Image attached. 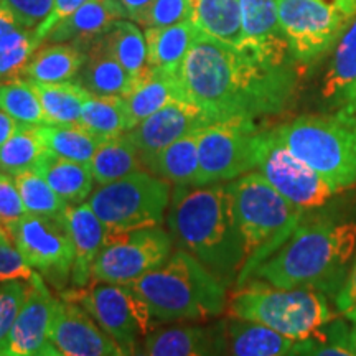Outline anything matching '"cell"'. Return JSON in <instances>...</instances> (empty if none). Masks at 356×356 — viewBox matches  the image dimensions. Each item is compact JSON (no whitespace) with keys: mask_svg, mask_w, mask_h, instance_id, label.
Instances as JSON below:
<instances>
[{"mask_svg":"<svg viewBox=\"0 0 356 356\" xmlns=\"http://www.w3.org/2000/svg\"><path fill=\"white\" fill-rule=\"evenodd\" d=\"M126 17L127 13L118 0H89L73 15L58 24L44 42L73 43L88 50L89 44L108 33L115 22Z\"/></svg>","mask_w":356,"mask_h":356,"instance_id":"cell-20","label":"cell"},{"mask_svg":"<svg viewBox=\"0 0 356 356\" xmlns=\"http://www.w3.org/2000/svg\"><path fill=\"white\" fill-rule=\"evenodd\" d=\"M0 3H2V0H0Z\"/></svg>","mask_w":356,"mask_h":356,"instance_id":"cell-58","label":"cell"},{"mask_svg":"<svg viewBox=\"0 0 356 356\" xmlns=\"http://www.w3.org/2000/svg\"><path fill=\"white\" fill-rule=\"evenodd\" d=\"M42 175L48 185L68 204H81L89 200L95 186V178L89 163L74 162L44 150L32 167Z\"/></svg>","mask_w":356,"mask_h":356,"instance_id":"cell-25","label":"cell"},{"mask_svg":"<svg viewBox=\"0 0 356 356\" xmlns=\"http://www.w3.org/2000/svg\"><path fill=\"white\" fill-rule=\"evenodd\" d=\"M20 126L22 124L17 122L10 114H7L6 111L0 109V147L6 144L13 134L19 131Z\"/></svg>","mask_w":356,"mask_h":356,"instance_id":"cell-48","label":"cell"},{"mask_svg":"<svg viewBox=\"0 0 356 356\" xmlns=\"http://www.w3.org/2000/svg\"><path fill=\"white\" fill-rule=\"evenodd\" d=\"M26 264L50 279H66L73 269L74 248L65 215H26L8 229Z\"/></svg>","mask_w":356,"mask_h":356,"instance_id":"cell-14","label":"cell"},{"mask_svg":"<svg viewBox=\"0 0 356 356\" xmlns=\"http://www.w3.org/2000/svg\"><path fill=\"white\" fill-rule=\"evenodd\" d=\"M86 50L73 43L47 44L35 51L24 74L33 83H66L81 71Z\"/></svg>","mask_w":356,"mask_h":356,"instance_id":"cell-29","label":"cell"},{"mask_svg":"<svg viewBox=\"0 0 356 356\" xmlns=\"http://www.w3.org/2000/svg\"><path fill=\"white\" fill-rule=\"evenodd\" d=\"M229 356H291L297 341L257 322L231 317L228 327Z\"/></svg>","mask_w":356,"mask_h":356,"instance_id":"cell-28","label":"cell"},{"mask_svg":"<svg viewBox=\"0 0 356 356\" xmlns=\"http://www.w3.org/2000/svg\"><path fill=\"white\" fill-rule=\"evenodd\" d=\"M114 356H124V353H122V350H119V351H118V353H115Z\"/></svg>","mask_w":356,"mask_h":356,"instance_id":"cell-57","label":"cell"},{"mask_svg":"<svg viewBox=\"0 0 356 356\" xmlns=\"http://www.w3.org/2000/svg\"><path fill=\"white\" fill-rule=\"evenodd\" d=\"M291 356H356L351 323L337 317L315 337L297 341Z\"/></svg>","mask_w":356,"mask_h":356,"instance_id":"cell-38","label":"cell"},{"mask_svg":"<svg viewBox=\"0 0 356 356\" xmlns=\"http://www.w3.org/2000/svg\"><path fill=\"white\" fill-rule=\"evenodd\" d=\"M19 22H17L10 8L6 3H0V40L6 37V35L12 33L13 30L19 29Z\"/></svg>","mask_w":356,"mask_h":356,"instance_id":"cell-49","label":"cell"},{"mask_svg":"<svg viewBox=\"0 0 356 356\" xmlns=\"http://www.w3.org/2000/svg\"><path fill=\"white\" fill-rule=\"evenodd\" d=\"M33 83V81H32ZM50 126H78L84 102L92 95L79 83H33Z\"/></svg>","mask_w":356,"mask_h":356,"instance_id":"cell-32","label":"cell"},{"mask_svg":"<svg viewBox=\"0 0 356 356\" xmlns=\"http://www.w3.org/2000/svg\"><path fill=\"white\" fill-rule=\"evenodd\" d=\"M335 309L340 317L348 320L350 323H356V252L343 286L335 297Z\"/></svg>","mask_w":356,"mask_h":356,"instance_id":"cell-47","label":"cell"},{"mask_svg":"<svg viewBox=\"0 0 356 356\" xmlns=\"http://www.w3.org/2000/svg\"><path fill=\"white\" fill-rule=\"evenodd\" d=\"M37 132L44 149L63 159L81 163L91 162L96 150L104 142L79 124L78 126H38Z\"/></svg>","mask_w":356,"mask_h":356,"instance_id":"cell-34","label":"cell"},{"mask_svg":"<svg viewBox=\"0 0 356 356\" xmlns=\"http://www.w3.org/2000/svg\"><path fill=\"white\" fill-rule=\"evenodd\" d=\"M48 341L63 356H114L119 346L83 307L58 299Z\"/></svg>","mask_w":356,"mask_h":356,"instance_id":"cell-16","label":"cell"},{"mask_svg":"<svg viewBox=\"0 0 356 356\" xmlns=\"http://www.w3.org/2000/svg\"><path fill=\"white\" fill-rule=\"evenodd\" d=\"M149 356H229L228 330L215 327H167L145 337Z\"/></svg>","mask_w":356,"mask_h":356,"instance_id":"cell-19","label":"cell"},{"mask_svg":"<svg viewBox=\"0 0 356 356\" xmlns=\"http://www.w3.org/2000/svg\"><path fill=\"white\" fill-rule=\"evenodd\" d=\"M78 83L95 96L119 97H126L136 84L118 58L111 53L102 37L88 47L86 60L78 74Z\"/></svg>","mask_w":356,"mask_h":356,"instance_id":"cell-23","label":"cell"},{"mask_svg":"<svg viewBox=\"0 0 356 356\" xmlns=\"http://www.w3.org/2000/svg\"><path fill=\"white\" fill-rule=\"evenodd\" d=\"M261 132L252 119L218 121L198 131L197 186L233 181L254 170Z\"/></svg>","mask_w":356,"mask_h":356,"instance_id":"cell-10","label":"cell"},{"mask_svg":"<svg viewBox=\"0 0 356 356\" xmlns=\"http://www.w3.org/2000/svg\"><path fill=\"white\" fill-rule=\"evenodd\" d=\"M228 186L246 256L234 284L238 289L248 284L257 267L286 244L307 211L284 198L256 170L236 178Z\"/></svg>","mask_w":356,"mask_h":356,"instance_id":"cell-5","label":"cell"},{"mask_svg":"<svg viewBox=\"0 0 356 356\" xmlns=\"http://www.w3.org/2000/svg\"><path fill=\"white\" fill-rule=\"evenodd\" d=\"M26 215L13 175L0 170V226L7 231Z\"/></svg>","mask_w":356,"mask_h":356,"instance_id":"cell-44","label":"cell"},{"mask_svg":"<svg viewBox=\"0 0 356 356\" xmlns=\"http://www.w3.org/2000/svg\"><path fill=\"white\" fill-rule=\"evenodd\" d=\"M32 275V267L26 264L12 236L0 226V282L29 280Z\"/></svg>","mask_w":356,"mask_h":356,"instance_id":"cell-43","label":"cell"},{"mask_svg":"<svg viewBox=\"0 0 356 356\" xmlns=\"http://www.w3.org/2000/svg\"><path fill=\"white\" fill-rule=\"evenodd\" d=\"M356 81V17L341 33L322 78L320 95L330 108H338L343 92Z\"/></svg>","mask_w":356,"mask_h":356,"instance_id":"cell-30","label":"cell"},{"mask_svg":"<svg viewBox=\"0 0 356 356\" xmlns=\"http://www.w3.org/2000/svg\"><path fill=\"white\" fill-rule=\"evenodd\" d=\"M191 22L200 33L241 48L243 20L239 0H193Z\"/></svg>","mask_w":356,"mask_h":356,"instance_id":"cell-27","label":"cell"},{"mask_svg":"<svg viewBox=\"0 0 356 356\" xmlns=\"http://www.w3.org/2000/svg\"><path fill=\"white\" fill-rule=\"evenodd\" d=\"M89 168L92 172L95 184L99 186L121 180L137 170H144L140 155L127 134L102 142L89 162Z\"/></svg>","mask_w":356,"mask_h":356,"instance_id":"cell-31","label":"cell"},{"mask_svg":"<svg viewBox=\"0 0 356 356\" xmlns=\"http://www.w3.org/2000/svg\"><path fill=\"white\" fill-rule=\"evenodd\" d=\"M173 239L165 229L147 228L106 236V244L92 266L91 279L109 284L136 282L172 256Z\"/></svg>","mask_w":356,"mask_h":356,"instance_id":"cell-13","label":"cell"},{"mask_svg":"<svg viewBox=\"0 0 356 356\" xmlns=\"http://www.w3.org/2000/svg\"><path fill=\"white\" fill-rule=\"evenodd\" d=\"M351 340H353V346L356 351V323H351Z\"/></svg>","mask_w":356,"mask_h":356,"instance_id":"cell-55","label":"cell"},{"mask_svg":"<svg viewBox=\"0 0 356 356\" xmlns=\"http://www.w3.org/2000/svg\"><path fill=\"white\" fill-rule=\"evenodd\" d=\"M127 286L145 302L157 323L218 317L226 307L228 287L180 248L162 266Z\"/></svg>","mask_w":356,"mask_h":356,"instance_id":"cell-4","label":"cell"},{"mask_svg":"<svg viewBox=\"0 0 356 356\" xmlns=\"http://www.w3.org/2000/svg\"><path fill=\"white\" fill-rule=\"evenodd\" d=\"M274 132L337 191L356 184V115L350 111L304 114L274 127Z\"/></svg>","mask_w":356,"mask_h":356,"instance_id":"cell-6","label":"cell"},{"mask_svg":"<svg viewBox=\"0 0 356 356\" xmlns=\"http://www.w3.org/2000/svg\"><path fill=\"white\" fill-rule=\"evenodd\" d=\"M25 284L20 280L0 282V350L6 348L10 330L24 302Z\"/></svg>","mask_w":356,"mask_h":356,"instance_id":"cell-42","label":"cell"},{"mask_svg":"<svg viewBox=\"0 0 356 356\" xmlns=\"http://www.w3.org/2000/svg\"><path fill=\"white\" fill-rule=\"evenodd\" d=\"M121 3L124 10H126L129 19H132L134 22L137 20V17L140 13L145 12V8L154 2V0H118Z\"/></svg>","mask_w":356,"mask_h":356,"instance_id":"cell-50","label":"cell"},{"mask_svg":"<svg viewBox=\"0 0 356 356\" xmlns=\"http://www.w3.org/2000/svg\"><path fill=\"white\" fill-rule=\"evenodd\" d=\"M61 299L83 307L122 351L157 327L149 307L131 286L92 280L89 286L65 291Z\"/></svg>","mask_w":356,"mask_h":356,"instance_id":"cell-9","label":"cell"},{"mask_svg":"<svg viewBox=\"0 0 356 356\" xmlns=\"http://www.w3.org/2000/svg\"><path fill=\"white\" fill-rule=\"evenodd\" d=\"M198 132L181 137L144 162V170L175 186H197Z\"/></svg>","mask_w":356,"mask_h":356,"instance_id":"cell-26","label":"cell"},{"mask_svg":"<svg viewBox=\"0 0 356 356\" xmlns=\"http://www.w3.org/2000/svg\"><path fill=\"white\" fill-rule=\"evenodd\" d=\"M13 180L29 215L61 216L68 210L70 204L48 185V181L35 168L17 172Z\"/></svg>","mask_w":356,"mask_h":356,"instance_id":"cell-37","label":"cell"},{"mask_svg":"<svg viewBox=\"0 0 356 356\" xmlns=\"http://www.w3.org/2000/svg\"><path fill=\"white\" fill-rule=\"evenodd\" d=\"M0 356H20V355L12 353V351H8V350H0Z\"/></svg>","mask_w":356,"mask_h":356,"instance_id":"cell-56","label":"cell"},{"mask_svg":"<svg viewBox=\"0 0 356 356\" xmlns=\"http://www.w3.org/2000/svg\"><path fill=\"white\" fill-rule=\"evenodd\" d=\"M356 252V220L335 213L307 211L282 248L251 279L280 289H314L335 302Z\"/></svg>","mask_w":356,"mask_h":356,"instance_id":"cell-2","label":"cell"},{"mask_svg":"<svg viewBox=\"0 0 356 356\" xmlns=\"http://www.w3.org/2000/svg\"><path fill=\"white\" fill-rule=\"evenodd\" d=\"M124 356H149V351L145 348V343L142 345L139 340L136 343H132L127 350L122 351Z\"/></svg>","mask_w":356,"mask_h":356,"instance_id":"cell-52","label":"cell"},{"mask_svg":"<svg viewBox=\"0 0 356 356\" xmlns=\"http://www.w3.org/2000/svg\"><path fill=\"white\" fill-rule=\"evenodd\" d=\"M79 126L102 140H111L129 132V119L124 97L95 96L84 102Z\"/></svg>","mask_w":356,"mask_h":356,"instance_id":"cell-33","label":"cell"},{"mask_svg":"<svg viewBox=\"0 0 356 356\" xmlns=\"http://www.w3.org/2000/svg\"><path fill=\"white\" fill-rule=\"evenodd\" d=\"M229 315L273 328L293 341L322 332L338 315L335 302L314 289H280L252 279L236 289L229 300Z\"/></svg>","mask_w":356,"mask_h":356,"instance_id":"cell-7","label":"cell"},{"mask_svg":"<svg viewBox=\"0 0 356 356\" xmlns=\"http://www.w3.org/2000/svg\"><path fill=\"white\" fill-rule=\"evenodd\" d=\"M168 233L226 287L244 266V244L236 221L229 186H175L167 213Z\"/></svg>","mask_w":356,"mask_h":356,"instance_id":"cell-3","label":"cell"},{"mask_svg":"<svg viewBox=\"0 0 356 356\" xmlns=\"http://www.w3.org/2000/svg\"><path fill=\"white\" fill-rule=\"evenodd\" d=\"M0 109L24 126H50L40 96L30 79L0 83Z\"/></svg>","mask_w":356,"mask_h":356,"instance_id":"cell-36","label":"cell"},{"mask_svg":"<svg viewBox=\"0 0 356 356\" xmlns=\"http://www.w3.org/2000/svg\"><path fill=\"white\" fill-rule=\"evenodd\" d=\"M254 170L284 198L304 211L322 210L338 193L323 177L297 159L279 140L274 129L261 132Z\"/></svg>","mask_w":356,"mask_h":356,"instance_id":"cell-12","label":"cell"},{"mask_svg":"<svg viewBox=\"0 0 356 356\" xmlns=\"http://www.w3.org/2000/svg\"><path fill=\"white\" fill-rule=\"evenodd\" d=\"M86 2H89V0H53L51 10L48 13V17L43 20V24L40 25L38 29L33 30L35 42H37L38 47L47 40L48 33H50L58 24H61V22L73 15V13L76 12L79 7H83Z\"/></svg>","mask_w":356,"mask_h":356,"instance_id":"cell-46","label":"cell"},{"mask_svg":"<svg viewBox=\"0 0 356 356\" xmlns=\"http://www.w3.org/2000/svg\"><path fill=\"white\" fill-rule=\"evenodd\" d=\"M197 33V26L191 20L160 29H147V68L180 78V70Z\"/></svg>","mask_w":356,"mask_h":356,"instance_id":"cell-22","label":"cell"},{"mask_svg":"<svg viewBox=\"0 0 356 356\" xmlns=\"http://www.w3.org/2000/svg\"><path fill=\"white\" fill-rule=\"evenodd\" d=\"M58 299L48 291L43 277L33 273L25 280V296L6 348L20 356H35L48 343Z\"/></svg>","mask_w":356,"mask_h":356,"instance_id":"cell-18","label":"cell"},{"mask_svg":"<svg viewBox=\"0 0 356 356\" xmlns=\"http://www.w3.org/2000/svg\"><path fill=\"white\" fill-rule=\"evenodd\" d=\"M35 356H63V355H61L60 351H58L55 346H53L50 341H48V343H44L43 348L40 350Z\"/></svg>","mask_w":356,"mask_h":356,"instance_id":"cell-54","label":"cell"},{"mask_svg":"<svg viewBox=\"0 0 356 356\" xmlns=\"http://www.w3.org/2000/svg\"><path fill=\"white\" fill-rule=\"evenodd\" d=\"M102 40L122 68L137 81L147 70V42L139 26L124 19L118 20L108 33L102 35Z\"/></svg>","mask_w":356,"mask_h":356,"instance_id":"cell-35","label":"cell"},{"mask_svg":"<svg viewBox=\"0 0 356 356\" xmlns=\"http://www.w3.org/2000/svg\"><path fill=\"white\" fill-rule=\"evenodd\" d=\"M277 10L292 56L300 68L317 63L332 51L353 20L325 0H277Z\"/></svg>","mask_w":356,"mask_h":356,"instance_id":"cell-11","label":"cell"},{"mask_svg":"<svg viewBox=\"0 0 356 356\" xmlns=\"http://www.w3.org/2000/svg\"><path fill=\"white\" fill-rule=\"evenodd\" d=\"M170 193L168 181L147 170H137L99 186L88 204L106 226V236H115L162 226Z\"/></svg>","mask_w":356,"mask_h":356,"instance_id":"cell-8","label":"cell"},{"mask_svg":"<svg viewBox=\"0 0 356 356\" xmlns=\"http://www.w3.org/2000/svg\"><path fill=\"white\" fill-rule=\"evenodd\" d=\"M239 3L243 20V44L239 50L270 65L299 66L280 26L277 0H239Z\"/></svg>","mask_w":356,"mask_h":356,"instance_id":"cell-17","label":"cell"},{"mask_svg":"<svg viewBox=\"0 0 356 356\" xmlns=\"http://www.w3.org/2000/svg\"><path fill=\"white\" fill-rule=\"evenodd\" d=\"M210 124L211 119L191 101H173L131 129L127 137L136 145L144 167L145 160L160 150Z\"/></svg>","mask_w":356,"mask_h":356,"instance_id":"cell-15","label":"cell"},{"mask_svg":"<svg viewBox=\"0 0 356 356\" xmlns=\"http://www.w3.org/2000/svg\"><path fill=\"white\" fill-rule=\"evenodd\" d=\"M37 48L33 30L22 26L0 40V83L20 78Z\"/></svg>","mask_w":356,"mask_h":356,"instance_id":"cell-40","label":"cell"},{"mask_svg":"<svg viewBox=\"0 0 356 356\" xmlns=\"http://www.w3.org/2000/svg\"><path fill=\"white\" fill-rule=\"evenodd\" d=\"M191 10L193 0H154L136 22L147 29H160L190 20Z\"/></svg>","mask_w":356,"mask_h":356,"instance_id":"cell-41","label":"cell"},{"mask_svg":"<svg viewBox=\"0 0 356 356\" xmlns=\"http://www.w3.org/2000/svg\"><path fill=\"white\" fill-rule=\"evenodd\" d=\"M333 3L340 7L345 13H348L351 19L356 17V0H333Z\"/></svg>","mask_w":356,"mask_h":356,"instance_id":"cell-53","label":"cell"},{"mask_svg":"<svg viewBox=\"0 0 356 356\" xmlns=\"http://www.w3.org/2000/svg\"><path fill=\"white\" fill-rule=\"evenodd\" d=\"M180 83L186 99L211 122L280 114L291 104L299 83V66L270 65L248 51L197 33Z\"/></svg>","mask_w":356,"mask_h":356,"instance_id":"cell-1","label":"cell"},{"mask_svg":"<svg viewBox=\"0 0 356 356\" xmlns=\"http://www.w3.org/2000/svg\"><path fill=\"white\" fill-rule=\"evenodd\" d=\"M173 101H188L181 88L180 78L155 73L147 68L134 84L132 91L124 97L129 131Z\"/></svg>","mask_w":356,"mask_h":356,"instance_id":"cell-24","label":"cell"},{"mask_svg":"<svg viewBox=\"0 0 356 356\" xmlns=\"http://www.w3.org/2000/svg\"><path fill=\"white\" fill-rule=\"evenodd\" d=\"M10 8L22 29L35 30L51 10L53 0H2Z\"/></svg>","mask_w":356,"mask_h":356,"instance_id":"cell-45","label":"cell"},{"mask_svg":"<svg viewBox=\"0 0 356 356\" xmlns=\"http://www.w3.org/2000/svg\"><path fill=\"white\" fill-rule=\"evenodd\" d=\"M71 241L74 248V262L71 280L74 287H84L91 282L92 266L106 244V226L91 210L89 204H74L65 211Z\"/></svg>","mask_w":356,"mask_h":356,"instance_id":"cell-21","label":"cell"},{"mask_svg":"<svg viewBox=\"0 0 356 356\" xmlns=\"http://www.w3.org/2000/svg\"><path fill=\"white\" fill-rule=\"evenodd\" d=\"M340 108L350 111L351 114L356 115V81L351 84V86H348V89L343 92L340 102H338L337 109H340Z\"/></svg>","mask_w":356,"mask_h":356,"instance_id":"cell-51","label":"cell"},{"mask_svg":"<svg viewBox=\"0 0 356 356\" xmlns=\"http://www.w3.org/2000/svg\"><path fill=\"white\" fill-rule=\"evenodd\" d=\"M38 126H22L6 144L0 147V170L15 175L17 172L32 168L42 157L44 147L40 140Z\"/></svg>","mask_w":356,"mask_h":356,"instance_id":"cell-39","label":"cell"}]
</instances>
